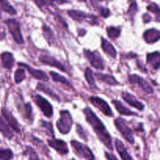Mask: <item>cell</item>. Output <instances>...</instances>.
I'll return each mask as SVG.
<instances>
[{
	"instance_id": "obj_42",
	"label": "cell",
	"mask_w": 160,
	"mask_h": 160,
	"mask_svg": "<svg viewBox=\"0 0 160 160\" xmlns=\"http://www.w3.org/2000/svg\"><path fill=\"white\" fill-rule=\"evenodd\" d=\"M106 158L107 159H115V160H117V156H113V155L109 154V153L106 152Z\"/></svg>"
},
{
	"instance_id": "obj_23",
	"label": "cell",
	"mask_w": 160,
	"mask_h": 160,
	"mask_svg": "<svg viewBox=\"0 0 160 160\" xmlns=\"http://www.w3.org/2000/svg\"><path fill=\"white\" fill-rule=\"evenodd\" d=\"M95 75L99 81H103V82L109 84V85L114 86L119 84V82L115 79V78L110 74H103V73H95Z\"/></svg>"
},
{
	"instance_id": "obj_41",
	"label": "cell",
	"mask_w": 160,
	"mask_h": 160,
	"mask_svg": "<svg viewBox=\"0 0 160 160\" xmlns=\"http://www.w3.org/2000/svg\"><path fill=\"white\" fill-rule=\"evenodd\" d=\"M151 20H152V17H151V16L149 15V14H148V13L144 14V15H143V21L145 22V23H148L149 21H151Z\"/></svg>"
},
{
	"instance_id": "obj_6",
	"label": "cell",
	"mask_w": 160,
	"mask_h": 160,
	"mask_svg": "<svg viewBox=\"0 0 160 160\" xmlns=\"http://www.w3.org/2000/svg\"><path fill=\"white\" fill-rule=\"evenodd\" d=\"M5 23L7 25L9 33L12 34V37L15 42H17V44L24 43V40L22 36L20 24L15 19H8V20H5Z\"/></svg>"
},
{
	"instance_id": "obj_29",
	"label": "cell",
	"mask_w": 160,
	"mask_h": 160,
	"mask_svg": "<svg viewBox=\"0 0 160 160\" xmlns=\"http://www.w3.org/2000/svg\"><path fill=\"white\" fill-rule=\"evenodd\" d=\"M84 77H85L86 81H87V82L88 83V84L92 88H97L96 85H95V81L94 79L93 72L88 67L86 68L85 72H84Z\"/></svg>"
},
{
	"instance_id": "obj_36",
	"label": "cell",
	"mask_w": 160,
	"mask_h": 160,
	"mask_svg": "<svg viewBox=\"0 0 160 160\" xmlns=\"http://www.w3.org/2000/svg\"><path fill=\"white\" fill-rule=\"evenodd\" d=\"M42 127L45 128H46V130H48V132L49 133L50 136L52 137H54V131H53V128H52V124L50 122H45L44 120H42Z\"/></svg>"
},
{
	"instance_id": "obj_46",
	"label": "cell",
	"mask_w": 160,
	"mask_h": 160,
	"mask_svg": "<svg viewBox=\"0 0 160 160\" xmlns=\"http://www.w3.org/2000/svg\"><path fill=\"white\" fill-rule=\"evenodd\" d=\"M1 35H2V34H0V39H2V36H1Z\"/></svg>"
},
{
	"instance_id": "obj_35",
	"label": "cell",
	"mask_w": 160,
	"mask_h": 160,
	"mask_svg": "<svg viewBox=\"0 0 160 160\" xmlns=\"http://www.w3.org/2000/svg\"><path fill=\"white\" fill-rule=\"evenodd\" d=\"M138 5L137 2L135 1L133 2L131 5H130L129 9H128V13L131 16V17H134V16L135 15L136 12H138Z\"/></svg>"
},
{
	"instance_id": "obj_7",
	"label": "cell",
	"mask_w": 160,
	"mask_h": 160,
	"mask_svg": "<svg viewBox=\"0 0 160 160\" xmlns=\"http://www.w3.org/2000/svg\"><path fill=\"white\" fill-rule=\"evenodd\" d=\"M32 99L45 117H48V118L52 117L53 108L48 100H46L45 98L41 96L40 95H38V94L33 95Z\"/></svg>"
},
{
	"instance_id": "obj_2",
	"label": "cell",
	"mask_w": 160,
	"mask_h": 160,
	"mask_svg": "<svg viewBox=\"0 0 160 160\" xmlns=\"http://www.w3.org/2000/svg\"><path fill=\"white\" fill-rule=\"evenodd\" d=\"M59 114L60 117L56 122V128L61 134H67L70 132L73 126V118L68 110H62Z\"/></svg>"
},
{
	"instance_id": "obj_10",
	"label": "cell",
	"mask_w": 160,
	"mask_h": 160,
	"mask_svg": "<svg viewBox=\"0 0 160 160\" xmlns=\"http://www.w3.org/2000/svg\"><path fill=\"white\" fill-rule=\"evenodd\" d=\"M129 81L132 84H137L138 87H140L142 90L148 94H152L154 90L152 87L148 83V81H145L143 78L138 76L137 74H132L129 76Z\"/></svg>"
},
{
	"instance_id": "obj_39",
	"label": "cell",
	"mask_w": 160,
	"mask_h": 160,
	"mask_svg": "<svg viewBox=\"0 0 160 160\" xmlns=\"http://www.w3.org/2000/svg\"><path fill=\"white\" fill-rule=\"evenodd\" d=\"M34 2L36 5H37L38 7H39L40 9H42L43 6H45L46 5V2L45 0H33Z\"/></svg>"
},
{
	"instance_id": "obj_14",
	"label": "cell",
	"mask_w": 160,
	"mask_h": 160,
	"mask_svg": "<svg viewBox=\"0 0 160 160\" xmlns=\"http://www.w3.org/2000/svg\"><path fill=\"white\" fill-rule=\"evenodd\" d=\"M2 116L4 117V119L6 120V121L8 123V125H9L14 131H16V132L20 134V126H19L17 119L14 117V116L12 115V112H9L6 108H2Z\"/></svg>"
},
{
	"instance_id": "obj_37",
	"label": "cell",
	"mask_w": 160,
	"mask_h": 160,
	"mask_svg": "<svg viewBox=\"0 0 160 160\" xmlns=\"http://www.w3.org/2000/svg\"><path fill=\"white\" fill-rule=\"evenodd\" d=\"M26 153H27V154H28V157H29V159H39L38 156L36 154L35 150H34L33 148H31V147H30V146L27 147Z\"/></svg>"
},
{
	"instance_id": "obj_27",
	"label": "cell",
	"mask_w": 160,
	"mask_h": 160,
	"mask_svg": "<svg viewBox=\"0 0 160 160\" xmlns=\"http://www.w3.org/2000/svg\"><path fill=\"white\" fill-rule=\"evenodd\" d=\"M0 9L12 16L17 14L16 9L7 0H0Z\"/></svg>"
},
{
	"instance_id": "obj_20",
	"label": "cell",
	"mask_w": 160,
	"mask_h": 160,
	"mask_svg": "<svg viewBox=\"0 0 160 160\" xmlns=\"http://www.w3.org/2000/svg\"><path fill=\"white\" fill-rule=\"evenodd\" d=\"M147 63L150 64L152 68L156 70H158L159 68L160 62V54L159 52H155L147 54Z\"/></svg>"
},
{
	"instance_id": "obj_1",
	"label": "cell",
	"mask_w": 160,
	"mask_h": 160,
	"mask_svg": "<svg viewBox=\"0 0 160 160\" xmlns=\"http://www.w3.org/2000/svg\"><path fill=\"white\" fill-rule=\"evenodd\" d=\"M84 116H85L86 120L88 122L89 124L93 128L94 131L98 136L100 142L108 148V149L112 150V138L110 134L106 130V127L103 124L102 122L100 120V119L95 115V112L92 110L89 107L84 108Z\"/></svg>"
},
{
	"instance_id": "obj_19",
	"label": "cell",
	"mask_w": 160,
	"mask_h": 160,
	"mask_svg": "<svg viewBox=\"0 0 160 160\" xmlns=\"http://www.w3.org/2000/svg\"><path fill=\"white\" fill-rule=\"evenodd\" d=\"M1 60L3 67L8 70H11L15 62L13 55L9 52H5L1 55Z\"/></svg>"
},
{
	"instance_id": "obj_15",
	"label": "cell",
	"mask_w": 160,
	"mask_h": 160,
	"mask_svg": "<svg viewBox=\"0 0 160 160\" xmlns=\"http://www.w3.org/2000/svg\"><path fill=\"white\" fill-rule=\"evenodd\" d=\"M123 99L127 103L130 105V106H133L134 108H136L138 110L142 111L144 109H145V106L142 102H139L135 97L134 96L131 94L128 93V92H123L121 95Z\"/></svg>"
},
{
	"instance_id": "obj_3",
	"label": "cell",
	"mask_w": 160,
	"mask_h": 160,
	"mask_svg": "<svg viewBox=\"0 0 160 160\" xmlns=\"http://www.w3.org/2000/svg\"><path fill=\"white\" fill-rule=\"evenodd\" d=\"M114 123H115V126L117 127V130L120 131L125 140L129 143L134 144V136H133V131L130 128L128 121L125 120L124 119L121 118V117H118V118L116 119Z\"/></svg>"
},
{
	"instance_id": "obj_24",
	"label": "cell",
	"mask_w": 160,
	"mask_h": 160,
	"mask_svg": "<svg viewBox=\"0 0 160 160\" xmlns=\"http://www.w3.org/2000/svg\"><path fill=\"white\" fill-rule=\"evenodd\" d=\"M36 88H37V90L41 91V92H44L45 94L48 95V96L51 97L52 99H55L56 101H57V102H60V98H59V95H58L57 94L55 93V92H53L51 88H49L48 87H47L45 84H42V83H38L37 85V87H36Z\"/></svg>"
},
{
	"instance_id": "obj_31",
	"label": "cell",
	"mask_w": 160,
	"mask_h": 160,
	"mask_svg": "<svg viewBox=\"0 0 160 160\" xmlns=\"http://www.w3.org/2000/svg\"><path fill=\"white\" fill-rule=\"evenodd\" d=\"M26 78V73L23 69H17L14 74V79L17 84H20Z\"/></svg>"
},
{
	"instance_id": "obj_33",
	"label": "cell",
	"mask_w": 160,
	"mask_h": 160,
	"mask_svg": "<svg viewBox=\"0 0 160 160\" xmlns=\"http://www.w3.org/2000/svg\"><path fill=\"white\" fill-rule=\"evenodd\" d=\"M147 9H148L149 11H151L152 12H153V13H156V20H157V21L159 22V6H158L157 4H156V3H152L151 5H149V6H147Z\"/></svg>"
},
{
	"instance_id": "obj_45",
	"label": "cell",
	"mask_w": 160,
	"mask_h": 160,
	"mask_svg": "<svg viewBox=\"0 0 160 160\" xmlns=\"http://www.w3.org/2000/svg\"><path fill=\"white\" fill-rule=\"evenodd\" d=\"M79 1H81V2H86V0H79Z\"/></svg>"
},
{
	"instance_id": "obj_17",
	"label": "cell",
	"mask_w": 160,
	"mask_h": 160,
	"mask_svg": "<svg viewBox=\"0 0 160 160\" xmlns=\"http://www.w3.org/2000/svg\"><path fill=\"white\" fill-rule=\"evenodd\" d=\"M143 38L146 43L152 44L157 42L159 40V31L155 28H151L145 31Z\"/></svg>"
},
{
	"instance_id": "obj_32",
	"label": "cell",
	"mask_w": 160,
	"mask_h": 160,
	"mask_svg": "<svg viewBox=\"0 0 160 160\" xmlns=\"http://www.w3.org/2000/svg\"><path fill=\"white\" fill-rule=\"evenodd\" d=\"M13 157L10 149H0V159H11Z\"/></svg>"
},
{
	"instance_id": "obj_38",
	"label": "cell",
	"mask_w": 160,
	"mask_h": 160,
	"mask_svg": "<svg viewBox=\"0 0 160 160\" xmlns=\"http://www.w3.org/2000/svg\"><path fill=\"white\" fill-rule=\"evenodd\" d=\"M99 12H100V15H101L102 17H105V18H107V17L110 15V11L109 10V9L105 7L100 8Z\"/></svg>"
},
{
	"instance_id": "obj_13",
	"label": "cell",
	"mask_w": 160,
	"mask_h": 160,
	"mask_svg": "<svg viewBox=\"0 0 160 160\" xmlns=\"http://www.w3.org/2000/svg\"><path fill=\"white\" fill-rule=\"evenodd\" d=\"M16 106L18 109L19 112L21 114L22 117H23L26 120L32 121L33 120V110L32 106L30 103H23L22 101L17 102Z\"/></svg>"
},
{
	"instance_id": "obj_43",
	"label": "cell",
	"mask_w": 160,
	"mask_h": 160,
	"mask_svg": "<svg viewBox=\"0 0 160 160\" xmlns=\"http://www.w3.org/2000/svg\"><path fill=\"white\" fill-rule=\"evenodd\" d=\"M51 2H56L58 4H62V3H65L67 2H68V0H49Z\"/></svg>"
},
{
	"instance_id": "obj_25",
	"label": "cell",
	"mask_w": 160,
	"mask_h": 160,
	"mask_svg": "<svg viewBox=\"0 0 160 160\" xmlns=\"http://www.w3.org/2000/svg\"><path fill=\"white\" fill-rule=\"evenodd\" d=\"M0 132L7 139H12L13 138V133L9 128V125L6 123L2 117H0Z\"/></svg>"
},
{
	"instance_id": "obj_9",
	"label": "cell",
	"mask_w": 160,
	"mask_h": 160,
	"mask_svg": "<svg viewBox=\"0 0 160 160\" xmlns=\"http://www.w3.org/2000/svg\"><path fill=\"white\" fill-rule=\"evenodd\" d=\"M89 101L92 102L95 107L99 109L104 115H106L108 117H113V112H112V109H111L110 106H109L107 102L105 101L104 99L101 98L100 97L97 96H92L89 98Z\"/></svg>"
},
{
	"instance_id": "obj_40",
	"label": "cell",
	"mask_w": 160,
	"mask_h": 160,
	"mask_svg": "<svg viewBox=\"0 0 160 160\" xmlns=\"http://www.w3.org/2000/svg\"><path fill=\"white\" fill-rule=\"evenodd\" d=\"M56 20H57V21L59 22V23H61V24H62V26L64 27V28H67H67H68V26H67V23H66V21H65V20H64L63 19H62V17H60V16H57V17H56Z\"/></svg>"
},
{
	"instance_id": "obj_12",
	"label": "cell",
	"mask_w": 160,
	"mask_h": 160,
	"mask_svg": "<svg viewBox=\"0 0 160 160\" xmlns=\"http://www.w3.org/2000/svg\"><path fill=\"white\" fill-rule=\"evenodd\" d=\"M39 61L42 63L45 64V65L56 67V68L59 69V70H61L62 72H67V69L65 68V67L59 61H58L57 59H55L52 56H47V55H41L39 56Z\"/></svg>"
},
{
	"instance_id": "obj_28",
	"label": "cell",
	"mask_w": 160,
	"mask_h": 160,
	"mask_svg": "<svg viewBox=\"0 0 160 160\" xmlns=\"http://www.w3.org/2000/svg\"><path fill=\"white\" fill-rule=\"evenodd\" d=\"M50 75H51L53 81H55V82H59L61 83V84H65V85L68 86V87L72 88L71 83H70L65 77L62 76V75L59 74V73H57L56 72L53 71H50Z\"/></svg>"
},
{
	"instance_id": "obj_47",
	"label": "cell",
	"mask_w": 160,
	"mask_h": 160,
	"mask_svg": "<svg viewBox=\"0 0 160 160\" xmlns=\"http://www.w3.org/2000/svg\"><path fill=\"white\" fill-rule=\"evenodd\" d=\"M98 1H104V0H98Z\"/></svg>"
},
{
	"instance_id": "obj_5",
	"label": "cell",
	"mask_w": 160,
	"mask_h": 160,
	"mask_svg": "<svg viewBox=\"0 0 160 160\" xmlns=\"http://www.w3.org/2000/svg\"><path fill=\"white\" fill-rule=\"evenodd\" d=\"M72 147L74 153L76 156L78 157L81 158V159H95V157L93 155L92 150L87 146V145H84V144L78 142L75 140H72L70 142Z\"/></svg>"
},
{
	"instance_id": "obj_16",
	"label": "cell",
	"mask_w": 160,
	"mask_h": 160,
	"mask_svg": "<svg viewBox=\"0 0 160 160\" xmlns=\"http://www.w3.org/2000/svg\"><path fill=\"white\" fill-rule=\"evenodd\" d=\"M19 65L22 66V67H24V68L26 69L28 72H29L30 74H31V76L34 77V78H36V79L41 80V81H48V75H47L45 72L42 71V70H37V69H34V68H32L31 67H30L29 65H28V64L21 63V62H20V63H19Z\"/></svg>"
},
{
	"instance_id": "obj_26",
	"label": "cell",
	"mask_w": 160,
	"mask_h": 160,
	"mask_svg": "<svg viewBox=\"0 0 160 160\" xmlns=\"http://www.w3.org/2000/svg\"><path fill=\"white\" fill-rule=\"evenodd\" d=\"M42 32H43V35L45 37V38L46 39L47 42L51 45L54 42L55 40L53 31H52V29L49 27L45 24H43V27H42Z\"/></svg>"
},
{
	"instance_id": "obj_34",
	"label": "cell",
	"mask_w": 160,
	"mask_h": 160,
	"mask_svg": "<svg viewBox=\"0 0 160 160\" xmlns=\"http://www.w3.org/2000/svg\"><path fill=\"white\" fill-rule=\"evenodd\" d=\"M76 131L77 133L79 134V136L81 137V138H82L83 140L84 141H88V136L87 134H86L85 131L84 130V128H82L81 124H77L76 125Z\"/></svg>"
},
{
	"instance_id": "obj_30",
	"label": "cell",
	"mask_w": 160,
	"mask_h": 160,
	"mask_svg": "<svg viewBox=\"0 0 160 160\" xmlns=\"http://www.w3.org/2000/svg\"><path fill=\"white\" fill-rule=\"evenodd\" d=\"M106 32H107L109 38L112 39H116L120 37L121 30L119 28H116V27H109L106 30Z\"/></svg>"
},
{
	"instance_id": "obj_8",
	"label": "cell",
	"mask_w": 160,
	"mask_h": 160,
	"mask_svg": "<svg viewBox=\"0 0 160 160\" xmlns=\"http://www.w3.org/2000/svg\"><path fill=\"white\" fill-rule=\"evenodd\" d=\"M84 56L87 58L88 62L94 68L99 70H103L105 69V63L103 62V59H102L99 53L97 52H92L90 50L84 49Z\"/></svg>"
},
{
	"instance_id": "obj_44",
	"label": "cell",
	"mask_w": 160,
	"mask_h": 160,
	"mask_svg": "<svg viewBox=\"0 0 160 160\" xmlns=\"http://www.w3.org/2000/svg\"><path fill=\"white\" fill-rule=\"evenodd\" d=\"M78 34H79V35L81 36H84V34H86V31L85 30H83V29H81L78 31Z\"/></svg>"
},
{
	"instance_id": "obj_18",
	"label": "cell",
	"mask_w": 160,
	"mask_h": 160,
	"mask_svg": "<svg viewBox=\"0 0 160 160\" xmlns=\"http://www.w3.org/2000/svg\"><path fill=\"white\" fill-rule=\"evenodd\" d=\"M101 46L103 52L106 53L109 56H110L111 58H112V59H116V57H117V50L114 48L113 45L110 42H108L106 39H105L104 38H101Z\"/></svg>"
},
{
	"instance_id": "obj_21",
	"label": "cell",
	"mask_w": 160,
	"mask_h": 160,
	"mask_svg": "<svg viewBox=\"0 0 160 160\" xmlns=\"http://www.w3.org/2000/svg\"><path fill=\"white\" fill-rule=\"evenodd\" d=\"M112 104L114 105L115 108L117 109V110L118 111L119 113H120L121 115L123 116H137L138 114L135 112H132L131 110H130L129 109L126 107L121 102H120L119 100H112Z\"/></svg>"
},
{
	"instance_id": "obj_4",
	"label": "cell",
	"mask_w": 160,
	"mask_h": 160,
	"mask_svg": "<svg viewBox=\"0 0 160 160\" xmlns=\"http://www.w3.org/2000/svg\"><path fill=\"white\" fill-rule=\"evenodd\" d=\"M70 18L78 22H88L91 25H98L99 21L95 16L80 10H69L67 12Z\"/></svg>"
},
{
	"instance_id": "obj_11",
	"label": "cell",
	"mask_w": 160,
	"mask_h": 160,
	"mask_svg": "<svg viewBox=\"0 0 160 160\" xmlns=\"http://www.w3.org/2000/svg\"><path fill=\"white\" fill-rule=\"evenodd\" d=\"M48 144L51 148L56 150L61 156H66L69 153L67 144L64 141L59 140V139H48Z\"/></svg>"
},
{
	"instance_id": "obj_22",
	"label": "cell",
	"mask_w": 160,
	"mask_h": 160,
	"mask_svg": "<svg viewBox=\"0 0 160 160\" xmlns=\"http://www.w3.org/2000/svg\"><path fill=\"white\" fill-rule=\"evenodd\" d=\"M115 146L116 148H117V152L119 153L120 155V158L122 159H125V160H128V159H132L133 158L128 154V151H127L126 148H125L124 145L123 144V142H121L119 139H116L115 141Z\"/></svg>"
}]
</instances>
